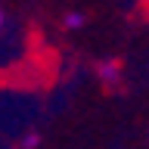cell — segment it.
Listing matches in <instances>:
<instances>
[{"label": "cell", "instance_id": "7a4b0ae2", "mask_svg": "<svg viewBox=\"0 0 149 149\" xmlns=\"http://www.w3.org/2000/svg\"><path fill=\"white\" fill-rule=\"evenodd\" d=\"M62 25L68 28V31H78V28H84V25H87V19H84V13H81V9H72V13L62 19Z\"/></svg>", "mask_w": 149, "mask_h": 149}, {"label": "cell", "instance_id": "6da1fadb", "mask_svg": "<svg viewBox=\"0 0 149 149\" xmlns=\"http://www.w3.org/2000/svg\"><path fill=\"white\" fill-rule=\"evenodd\" d=\"M96 78H100L106 87H118L121 78H124V68H121L118 59H102V62L96 65Z\"/></svg>", "mask_w": 149, "mask_h": 149}, {"label": "cell", "instance_id": "3957f363", "mask_svg": "<svg viewBox=\"0 0 149 149\" xmlns=\"http://www.w3.org/2000/svg\"><path fill=\"white\" fill-rule=\"evenodd\" d=\"M3 22H6V16H3V3H0V31H3Z\"/></svg>", "mask_w": 149, "mask_h": 149}]
</instances>
